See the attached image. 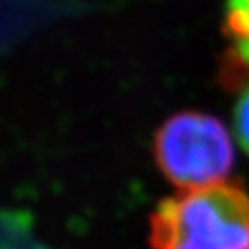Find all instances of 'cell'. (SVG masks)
I'll use <instances>...</instances> for the list:
<instances>
[{
    "mask_svg": "<svg viewBox=\"0 0 249 249\" xmlns=\"http://www.w3.org/2000/svg\"><path fill=\"white\" fill-rule=\"evenodd\" d=\"M152 249H249V194L239 182L180 191L151 214Z\"/></svg>",
    "mask_w": 249,
    "mask_h": 249,
    "instance_id": "obj_1",
    "label": "cell"
},
{
    "mask_svg": "<svg viewBox=\"0 0 249 249\" xmlns=\"http://www.w3.org/2000/svg\"><path fill=\"white\" fill-rule=\"evenodd\" d=\"M154 158L163 175L180 191L225 182L233 145L222 121L197 111L168 118L154 139Z\"/></svg>",
    "mask_w": 249,
    "mask_h": 249,
    "instance_id": "obj_2",
    "label": "cell"
},
{
    "mask_svg": "<svg viewBox=\"0 0 249 249\" xmlns=\"http://www.w3.org/2000/svg\"><path fill=\"white\" fill-rule=\"evenodd\" d=\"M225 33L235 45V54L249 66V0H227Z\"/></svg>",
    "mask_w": 249,
    "mask_h": 249,
    "instance_id": "obj_3",
    "label": "cell"
},
{
    "mask_svg": "<svg viewBox=\"0 0 249 249\" xmlns=\"http://www.w3.org/2000/svg\"><path fill=\"white\" fill-rule=\"evenodd\" d=\"M233 130L241 147L249 154V85L239 97L233 111Z\"/></svg>",
    "mask_w": 249,
    "mask_h": 249,
    "instance_id": "obj_4",
    "label": "cell"
}]
</instances>
